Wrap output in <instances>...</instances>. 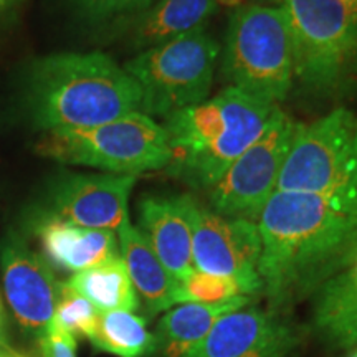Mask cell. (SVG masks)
Returning a JSON list of instances; mask_svg holds the SVG:
<instances>
[{
    "mask_svg": "<svg viewBox=\"0 0 357 357\" xmlns=\"http://www.w3.org/2000/svg\"><path fill=\"white\" fill-rule=\"evenodd\" d=\"M252 3H261V6H280L281 0H252Z\"/></svg>",
    "mask_w": 357,
    "mask_h": 357,
    "instance_id": "27",
    "label": "cell"
},
{
    "mask_svg": "<svg viewBox=\"0 0 357 357\" xmlns=\"http://www.w3.org/2000/svg\"><path fill=\"white\" fill-rule=\"evenodd\" d=\"M293 42L294 82L321 98L357 91V6L347 0H281Z\"/></svg>",
    "mask_w": 357,
    "mask_h": 357,
    "instance_id": "4",
    "label": "cell"
},
{
    "mask_svg": "<svg viewBox=\"0 0 357 357\" xmlns=\"http://www.w3.org/2000/svg\"><path fill=\"white\" fill-rule=\"evenodd\" d=\"M88 339L96 349L118 357H144L158 351L155 334L147 331L144 318L131 311L101 312Z\"/></svg>",
    "mask_w": 357,
    "mask_h": 357,
    "instance_id": "21",
    "label": "cell"
},
{
    "mask_svg": "<svg viewBox=\"0 0 357 357\" xmlns=\"http://www.w3.org/2000/svg\"><path fill=\"white\" fill-rule=\"evenodd\" d=\"M10 2H13V0H0V10H2L3 7H7Z\"/></svg>",
    "mask_w": 357,
    "mask_h": 357,
    "instance_id": "30",
    "label": "cell"
},
{
    "mask_svg": "<svg viewBox=\"0 0 357 357\" xmlns=\"http://www.w3.org/2000/svg\"><path fill=\"white\" fill-rule=\"evenodd\" d=\"M220 56L230 86L280 106L294 82L291 30L283 7L252 2L236 7Z\"/></svg>",
    "mask_w": 357,
    "mask_h": 357,
    "instance_id": "5",
    "label": "cell"
},
{
    "mask_svg": "<svg viewBox=\"0 0 357 357\" xmlns=\"http://www.w3.org/2000/svg\"><path fill=\"white\" fill-rule=\"evenodd\" d=\"M3 291L17 323L25 333L43 337L55 318L60 287L40 253L19 235H8L0 248Z\"/></svg>",
    "mask_w": 357,
    "mask_h": 357,
    "instance_id": "12",
    "label": "cell"
},
{
    "mask_svg": "<svg viewBox=\"0 0 357 357\" xmlns=\"http://www.w3.org/2000/svg\"><path fill=\"white\" fill-rule=\"evenodd\" d=\"M2 321H3V316H2V305H0V336H3V324H2Z\"/></svg>",
    "mask_w": 357,
    "mask_h": 357,
    "instance_id": "29",
    "label": "cell"
},
{
    "mask_svg": "<svg viewBox=\"0 0 357 357\" xmlns=\"http://www.w3.org/2000/svg\"><path fill=\"white\" fill-rule=\"evenodd\" d=\"M245 307L222 316L187 357H291L298 346L291 326L258 307Z\"/></svg>",
    "mask_w": 357,
    "mask_h": 357,
    "instance_id": "13",
    "label": "cell"
},
{
    "mask_svg": "<svg viewBox=\"0 0 357 357\" xmlns=\"http://www.w3.org/2000/svg\"><path fill=\"white\" fill-rule=\"evenodd\" d=\"M347 2H351V3H356V6H357V0H347Z\"/></svg>",
    "mask_w": 357,
    "mask_h": 357,
    "instance_id": "33",
    "label": "cell"
},
{
    "mask_svg": "<svg viewBox=\"0 0 357 357\" xmlns=\"http://www.w3.org/2000/svg\"><path fill=\"white\" fill-rule=\"evenodd\" d=\"M220 50L204 26L129 60L124 70L141 88V113L166 119L207 101Z\"/></svg>",
    "mask_w": 357,
    "mask_h": 357,
    "instance_id": "6",
    "label": "cell"
},
{
    "mask_svg": "<svg viewBox=\"0 0 357 357\" xmlns=\"http://www.w3.org/2000/svg\"><path fill=\"white\" fill-rule=\"evenodd\" d=\"M301 123L278 111L270 128L235 160L217 184L205 190L211 211L229 218L255 222L273 195Z\"/></svg>",
    "mask_w": 357,
    "mask_h": 357,
    "instance_id": "9",
    "label": "cell"
},
{
    "mask_svg": "<svg viewBox=\"0 0 357 357\" xmlns=\"http://www.w3.org/2000/svg\"><path fill=\"white\" fill-rule=\"evenodd\" d=\"M141 88L101 52L42 58L26 77L30 119L45 132L77 131L141 111Z\"/></svg>",
    "mask_w": 357,
    "mask_h": 357,
    "instance_id": "2",
    "label": "cell"
},
{
    "mask_svg": "<svg viewBox=\"0 0 357 357\" xmlns=\"http://www.w3.org/2000/svg\"><path fill=\"white\" fill-rule=\"evenodd\" d=\"M314 326L334 347L357 344V258L316 289Z\"/></svg>",
    "mask_w": 357,
    "mask_h": 357,
    "instance_id": "18",
    "label": "cell"
},
{
    "mask_svg": "<svg viewBox=\"0 0 357 357\" xmlns=\"http://www.w3.org/2000/svg\"><path fill=\"white\" fill-rule=\"evenodd\" d=\"M250 296H235L229 301L205 305L182 303L162 316L158 324V349L164 357H187L207 337L222 316L248 306Z\"/></svg>",
    "mask_w": 357,
    "mask_h": 357,
    "instance_id": "17",
    "label": "cell"
},
{
    "mask_svg": "<svg viewBox=\"0 0 357 357\" xmlns=\"http://www.w3.org/2000/svg\"><path fill=\"white\" fill-rule=\"evenodd\" d=\"M190 223L195 270L235 280L245 296L261 291V236L255 222L222 217L194 199Z\"/></svg>",
    "mask_w": 357,
    "mask_h": 357,
    "instance_id": "10",
    "label": "cell"
},
{
    "mask_svg": "<svg viewBox=\"0 0 357 357\" xmlns=\"http://www.w3.org/2000/svg\"><path fill=\"white\" fill-rule=\"evenodd\" d=\"M137 176L61 172L47 192L40 215L78 227L118 231L129 220V195Z\"/></svg>",
    "mask_w": 357,
    "mask_h": 357,
    "instance_id": "11",
    "label": "cell"
},
{
    "mask_svg": "<svg viewBox=\"0 0 357 357\" xmlns=\"http://www.w3.org/2000/svg\"><path fill=\"white\" fill-rule=\"evenodd\" d=\"M101 312L89 303L86 298L61 283L60 296H58L55 321L71 336L89 337L95 331Z\"/></svg>",
    "mask_w": 357,
    "mask_h": 357,
    "instance_id": "23",
    "label": "cell"
},
{
    "mask_svg": "<svg viewBox=\"0 0 357 357\" xmlns=\"http://www.w3.org/2000/svg\"><path fill=\"white\" fill-rule=\"evenodd\" d=\"M276 190L357 195V114L336 108L307 126L301 124Z\"/></svg>",
    "mask_w": 357,
    "mask_h": 357,
    "instance_id": "8",
    "label": "cell"
},
{
    "mask_svg": "<svg viewBox=\"0 0 357 357\" xmlns=\"http://www.w3.org/2000/svg\"><path fill=\"white\" fill-rule=\"evenodd\" d=\"M281 108L229 86L212 100L164 119L171 162L167 172L187 185L208 190L263 136Z\"/></svg>",
    "mask_w": 357,
    "mask_h": 357,
    "instance_id": "3",
    "label": "cell"
},
{
    "mask_svg": "<svg viewBox=\"0 0 357 357\" xmlns=\"http://www.w3.org/2000/svg\"><path fill=\"white\" fill-rule=\"evenodd\" d=\"M159 0H68L75 20L96 32H126Z\"/></svg>",
    "mask_w": 357,
    "mask_h": 357,
    "instance_id": "22",
    "label": "cell"
},
{
    "mask_svg": "<svg viewBox=\"0 0 357 357\" xmlns=\"http://www.w3.org/2000/svg\"><path fill=\"white\" fill-rule=\"evenodd\" d=\"M217 2L223 3V6H229V7L242 6V0H217Z\"/></svg>",
    "mask_w": 357,
    "mask_h": 357,
    "instance_id": "28",
    "label": "cell"
},
{
    "mask_svg": "<svg viewBox=\"0 0 357 357\" xmlns=\"http://www.w3.org/2000/svg\"><path fill=\"white\" fill-rule=\"evenodd\" d=\"M33 230L47 257L73 273L119 257L118 240L111 230L86 229L40 213L33 222Z\"/></svg>",
    "mask_w": 357,
    "mask_h": 357,
    "instance_id": "15",
    "label": "cell"
},
{
    "mask_svg": "<svg viewBox=\"0 0 357 357\" xmlns=\"http://www.w3.org/2000/svg\"><path fill=\"white\" fill-rule=\"evenodd\" d=\"M7 346V341H6V337L3 336H0V349H2V347H6Z\"/></svg>",
    "mask_w": 357,
    "mask_h": 357,
    "instance_id": "31",
    "label": "cell"
},
{
    "mask_svg": "<svg viewBox=\"0 0 357 357\" xmlns=\"http://www.w3.org/2000/svg\"><path fill=\"white\" fill-rule=\"evenodd\" d=\"M190 195H153L139 202V231L177 281L194 271Z\"/></svg>",
    "mask_w": 357,
    "mask_h": 357,
    "instance_id": "14",
    "label": "cell"
},
{
    "mask_svg": "<svg viewBox=\"0 0 357 357\" xmlns=\"http://www.w3.org/2000/svg\"><path fill=\"white\" fill-rule=\"evenodd\" d=\"M119 255L132 281V287L151 312L166 311L178 305L181 281L162 265L137 227L126 220L119 227Z\"/></svg>",
    "mask_w": 357,
    "mask_h": 357,
    "instance_id": "16",
    "label": "cell"
},
{
    "mask_svg": "<svg viewBox=\"0 0 357 357\" xmlns=\"http://www.w3.org/2000/svg\"><path fill=\"white\" fill-rule=\"evenodd\" d=\"M349 357H357V351H354V352H352V354H351Z\"/></svg>",
    "mask_w": 357,
    "mask_h": 357,
    "instance_id": "32",
    "label": "cell"
},
{
    "mask_svg": "<svg viewBox=\"0 0 357 357\" xmlns=\"http://www.w3.org/2000/svg\"><path fill=\"white\" fill-rule=\"evenodd\" d=\"M38 341L43 357H77V337L66 333L55 318L48 333Z\"/></svg>",
    "mask_w": 357,
    "mask_h": 357,
    "instance_id": "25",
    "label": "cell"
},
{
    "mask_svg": "<svg viewBox=\"0 0 357 357\" xmlns=\"http://www.w3.org/2000/svg\"><path fill=\"white\" fill-rule=\"evenodd\" d=\"M38 151L58 162L123 176L166 169L171 162L166 129L141 111L96 128L47 132Z\"/></svg>",
    "mask_w": 357,
    "mask_h": 357,
    "instance_id": "7",
    "label": "cell"
},
{
    "mask_svg": "<svg viewBox=\"0 0 357 357\" xmlns=\"http://www.w3.org/2000/svg\"><path fill=\"white\" fill-rule=\"evenodd\" d=\"M242 289L235 280L194 270L181 281L178 305H182V303L215 305V303L229 301L235 296H242Z\"/></svg>",
    "mask_w": 357,
    "mask_h": 357,
    "instance_id": "24",
    "label": "cell"
},
{
    "mask_svg": "<svg viewBox=\"0 0 357 357\" xmlns=\"http://www.w3.org/2000/svg\"><path fill=\"white\" fill-rule=\"evenodd\" d=\"M70 288L82 294L100 312L136 311L139 306L136 289L121 255L101 265L78 271L66 281Z\"/></svg>",
    "mask_w": 357,
    "mask_h": 357,
    "instance_id": "20",
    "label": "cell"
},
{
    "mask_svg": "<svg viewBox=\"0 0 357 357\" xmlns=\"http://www.w3.org/2000/svg\"><path fill=\"white\" fill-rule=\"evenodd\" d=\"M257 227L261 291L276 306L316 293L357 258V195L275 190Z\"/></svg>",
    "mask_w": 357,
    "mask_h": 357,
    "instance_id": "1",
    "label": "cell"
},
{
    "mask_svg": "<svg viewBox=\"0 0 357 357\" xmlns=\"http://www.w3.org/2000/svg\"><path fill=\"white\" fill-rule=\"evenodd\" d=\"M0 357H25V356H22L20 352L12 349V347L7 344L6 347H2V349H0Z\"/></svg>",
    "mask_w": 357,
    "mask_h": 357,
    "instance_id": "26",
    "label": "cell"
},
{
    "mask_svg": "<svg viewBox=\"0 0 357 357\" xmlns=\"http://www.w3.org/2000/svg\"><path fill=\"white\" fill-rule=\"evenodd\" d=\"M217 0H159L126 30L141 52L204 29L217 12Z\"/></svg>",
    "mask_w": 357,
    "mask_h": 357,
    "instance_id": "19",
    "label": "cell"
}]
</instances>
